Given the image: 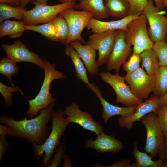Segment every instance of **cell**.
Listing matches in <instances>:
<instances>
[{
    "label": "cell",
    "instance_id": "9c48e42d",
    "mask_svg": "<svg viewBox=\"0 0 167 167\" xmlns=\"http://www.w3.org/2000/svg\"><path fill=\"white\" fill-rule=\"evenodd\" d=\"M99 76L103 81L109 84L114 91L116 102L129 106L137 105L143 101L132 93L129 85L125 82V77L121 76L118 72L113 75L109 72H101Z\"/></svg>",
    "mask_w": 167,
    "mask_h": 167
},
{
    "label": "cell",
    "instance_id": "f546056e",
    "mask_svg": "<svg viewBox=\"0 0 167 167\" xmlns=\"http://www.w3.org/2000/svg\"><path fill=\"white\" fill-rule=\"evenodd\" d=\"M16 64L7 57H3L0 61V73L7 78L9 83L12 86L14 85L12 84V77L19 69Z\"/></svg>",
    "mask_w": 167,
    "mask_h": 167
},
{
    "label": "cell",
    "instance_id": "4fadbf2b",
    "mask_svg": "<svg viewBox=\"0 0 167 167\" xmlns=\"http://www.w3.org/2000/svg\"><path fill=\"white\" fill-rule=\"evenodd\" d=\"M126 32L122 30L116 31L113 48L106 63L108 71L115 70L118 72L121 66L131 53V45L126 41Z\"/></svg>",
    "mask_w": 167,
    "mask_h": 167
},
{
    "label": "cell",
    "instance_id": "d4e9b609",
    "mask_svg": "<svg viewBox=\"0 0 167 167\" xmlns=\"http://www.w3.org/2000/svg\"><path fill=\"white\" fill-rule=\"evenodd\" d=\"M140 56L141 65L147 74L155 75L160 66L158 58L152 48L144 51Z\"/></svg>",
    "mask_w": 167,
    "mask_h": 167
},
{
    "label": "cell",
    "instance_id": "bcb514c9",
    "mask_svg": "<svg viewBox=\"0 0 167 167\" xmlns=\"http://www.w3.org/2000/svg\"><path fill=\"white\" fill-rule=\"evenodd\" d=\"M82 0H59V2L60 3H63L72 1H81Z\"/></svg>",
    "mask_w": 167,
    "mask_h": 167
},
{
    "label": "cell",
    "instance_id": "30bf717a",
    "mask_svg": "<svg viewBox=\"0 0 167 167\" xmlns=\"http://www.w3.org/2000/svg\"><path fill=\"white\" fill-rule=\"evenodd\" d=\"M125 77L132 93L141 100L147 99L154 90L155 75L147 74L140 67L132 73H127Z\"/></svg>",
    "mask_w": 167,
    "mask_h": 167
},
{
    "label": "cell",
    "instance_id": "cb8c5ba5",
    "mask_svg": "<svg viewBox=\"0 0 167 167\" xmlns=\"http://www.w3.org/2000/svg\"><path fill=\"white\" fill-rule=\"evenodd\" d=\"M132 153L135 159V167H167V163L164 162L160 158L154 161L146 152H140L136 142L133 143Z\"/></svg>",
    "mask_w": 167,
    "mask_h": 167
},
{
    "label": "cell",
    "instance_id": "7402d4cb",
    "mask_svg": "<svg viewBox=\"0 0 167 167\" xmlns=\"http://www.w3.org/2000/svg\"><path fill=\"white\" fill-rule=\"evenodd\" d=\"M24 25L23 20L3 21L0 25V38L7 36L10 38L20 37L25 31Z\"/></svg>",
    "mask_w": 167,
    "mask_h": 167
},
{
    "label": "cell",
    "instance_id": "ab89813d",
    "mask_svg": "<svg viewBox=\"0 0 167 167\" xmlns=\"http://www.w3.org/2000/svg\"><path fill=\"white\" fill-rule=\"evenodd\" d=\"M11 128L9 127L2 124H0V137L6 136L8 135L11 132Z\"/></svg>",
    "mask_w": 167,
    "mask_h": 167
},
{
    "label": "cell",
    "instance_id": "4dcf8cb0",
    "mask_svg": "<svg viewBox=\"0 0 167 167\" xmlns=\"http://www.w3.org/2000/svg\"><path fill=\"white\" fill-rule=\"evenodd\" d=\"M152 49L158 58L160 66H167V43L165 40L154 43Z\"/></svg>",
    "mask_w": 167,
    "mask_h": 167
},
{
    "label": "cell",
    "instance_id": "60d3db41",
    "mask_svg": "<svg viewBox=\"0 0 167 167\" xmlns=\"http://www.w3.org/2000/svg\"><path fill=\"white\" fill-rule=\"evenodd\" d=\"M64 163L63 167H73L70 159L69 156L67 154H65L63 157Z\"/></svg>",
    "mask_w": 167,
    "mask_h": 167
},
{
    "label": "cell",
    "instance_id": "603a6c76",
    "mask_svg": "<svg viewBox=\"0 0 167 167\" xmlns=\"http://www.w3.org/2000/svg\"><path fill=\"white\" fill-rule=\"evenodd\" d=\"M108 15L120 18L129 15L130 5L128 0H104Z\"/></svg>",
    "mask_w": 167,
    "mask_h": 167
},
{
    "label": "cell",
    "instance_id": "681fc988",
    "mask_svg": "<svg viewBox=\"0 0 167 167\" xmlns=\"http://www.w3.org/2000/svg\"><path fill=\"white\" fill-rule=\"evenodd\" d=\"M165 41L167 43V36L166 37V38H165Z\"/></svg>",
    "mask_w": 167,
    "mask_h": 167
},
{
    "label": "cell",
    "instance_id": "3957f363",
    "mask_svg": "<svg viewBox=\"0 0 167 167\" xmlns=\"http://www.w3.org/2000/svg\"><path fill=\"white\" fill-rule=\"evenodd\" d=\"M44 80L40 90L36 96L31 100H28L29 108L26 113V117L33 118L37 115L43 109L54 102L56 99L50 92L52 82L55 79L65 78L64 73L56 70V64L50 63L45 60Z\"/></svg>",
    "mask_w": 167,
    "mask_h": 167
},
{
    "label": "cell",
    "instance_id": "6da1fadb",
    "mask_svg": "<svg viewBox=\"0 0 167 167\" xmlns=\"http://www.w3.org/2000/svg\"><path fill=\"white\" fill-rule=\"evenodd\" d=\"M54 102L42 109L36 117L27 119L17 120L13 118L1 116L0 122L11 128L9 136L24 138L32 144H42L48 137L49 128L47 124L51 121L54 111Z\"/></svg>",
    "mask_w": 167,
    "mask_h": 167
},
{
    "label": "cell",
    "instance_id": "d590c367",
    "mask_svg": "<svg viewBox=\"0 0 167 167\" xmlns=\"http://www.w3.org/2000/svg\"><path fill=\"white\" fill-rule=\"evenodd\" d=\"M66 149V145L64 142H59L56 150V153L52 159L49 167H57L60 165L62 159L63 158Z\"/></svg>",
    "mask_w": 167,
    "mask_h": 167
},
{
    "label": "cell",
    "instance_id": "ba28073f",
    "mask_svg": "<svg viewBox=\"0 0 167 167\" xmlns=\"http://www.w3.org/2000/svg\"><path fill=\"white\" fill-rule=\"evenodd\" d=\"M165 12L155 6L152 0H148L143 13L148 22V34L154 43L164 40L167 36V18L163 15Z\"/></svg>",
    "mask_w": 167,
    "mask_h": 167
},
{
    "label": "cell",
    "instance_id": "8fae6325",
    "mask_svg": "<svg viewBox=\"0 0 167 167\" xmlns=\"http://www.w3.org/2000/svg\"><path fill=\"white\" fill-rule=\"evenodd\" d=\"M7 57L16 63L28 62L33 64L44 70L45 60L37 54L30 51L26 45L19 40L11 45L1 44Z\"/></svg>",
    "mask_w": 167,
    "mask_h": 167
},
{
    "label": "cell",
    "instance_id": "44dd1931",
    "mask_svg": "<svg viewBox=\"0 0 167 167\" xmlns=\"http://www.w3.org/2000/svg\"><path fill=\"white\" fill-rule=\"evenodd\" d=\"M66 55L71 59L75 67L77 77L87 85L90 84L87 75V70L80 56L75 49L70 44L66 45L64 50Z\"/></svg>",
    "mask_w": 167,
    "mask_h": 167
},
{
    "label": "cell",
    "instance_id": "e575fe53",
    "mask_svg": "<svg viewBox=\"0 0 167 167\" xmlns=\"http://www.w3.org/2000/svg\"><path fill=\"white\" fill-rule=\"evenodd\" d=\"M130 5L129 15H140L148 2V0H128Z\"/></svg>",
    "mask_w": 167,
    "mask_h": 167
},
{
    "label": "cell",
    "instance_id": "74e56055",
    "mask_svg": "<svg viewBox=\"0 0 167 167\" xmlns=\"http://www.w3.org/2000/svg\"><path fill=\"white\" fill-rule=\"evenodd\" d=\"M9 143L7 140L6 136L0 137V161L9 147Z\"/></svg>",
    "mask_w": 167,
    "mask_h": 167
},
{
    "label": "cell",
    "instance_id": "8992f818",
    "mask_svg": "<svg viewBox=\"0 0 167 167\" xmlns=\"http://www.w3.org/2000/svg\"><path fill=\"white\" fill-rule=\"evenodd\" d=\"M59 15L64 18L68 27L69 34L65 45L75 41L85 42L81 36L82 32L90 19L93 17V14L84 11H78L74 8H69L63 11Z\"/></svg>",
    "mask_w": 167,
    "mask_h": 167
},
{
    "label": "cell",
    "instance_id": "4316f807",
    "mask_svg": "<svg viewBox=\"0 0 167 167\" xmlns=\"http://www.w3.org/2000/svg\"><path fill=\"white\" fill-rule=\"evenodd\" d=\"M24 29L25 31L30 30L38 32L50 41L58 42L55 27L51 21L40 25H25Z\"/></svg>",
    "mask_w": 167,
    "mask_h": 167
},
{
    "label": "cell",
    "instance_id": "5bb4252c",
    "mask_svg": "<svg viewBox=\"0 0 167 167\" xmlns=\"http://www.w3.org/2000/svg\"><path fill=\"white\" fill-rule=\"evenodd\" d=\"M69 123L77 124L84 129L94 132L97 135L104 131V128L96 121L89 113L82 111L78 105L73 102L66 107L63 111Z\"/></svg>",
    "mask_w": 167,
    "mask_h": 167
},
{
    "label": "cell",
    "instance_id": "b9f144b4",
    "mask_svg": "<svg viewBox=\"0 0 167 167\" xmlns=\"http://www.w3.org/2000/svg\"><path fill=\"white\" fill-rule=\"evenodd\" d=\"M0 3L13 4L17 6H20L19 0H0Z\"/></svg>",
    "mask_w": 167,
    "mask_h": 167
},
{
    "label": "cell",
    "instance_id": "f6af8a7d",
    "mask_svg": "<svg viewBox=\"0 0 167 167\" xmlns=\"http://www.w3.org/2000/svg\"><path fill=\"white\" fill-rule=\"evenodd\" d=\"M20 2L19 6L22 8L25 9V7L31 0H19Z\"/></svg>",
    "mask_w": 167,
    "mask_h": 167
},
{
    "label": "cell",
    "instance_id": "ac0fdd59",
    "mask_svg": "<svg viewBox=\"0 0 167 167\" xmlns=\"http://www.w3.org/2000/svg\"><path fill=\"white\" fill-rule=\"evenodd\" d=\"M140 15H128L120 19L104 21L92 18L86 27L88 29L91 30L93 33H100L104 32L117 30H122L127 32L129 24Z\"/></svg>",
    "mask_w": 167,
    "mask_h": 167
},
{
    "label": "cell",
    "instance_id": "7a4b0ae2",
    "mask_svg": "<svg viewBox=\"0 0 167 167\" xmlns=\"http://www.w3.org/2000/svg\"><path fill=\"white\" fill-rule=\"evenodd\" d=\"M62 109L53 113L51 122V131L45 142L42 145L32 144L33 147V157L39 161L44 153L45 154L40 162V166L49 167L52 160L53 153L59 143L61 138L70 124L64 118Z\"/></svg>",
    "mask_w": 167,
    "mask_h": 167
},
{
    "label": "cell",
    "instance_id": "f1b7e54d",
    "mask_svg": "<svg viewBox=\"0 0 167 167\" xmlns=\"http://www.w3.org/2000/svg\"><path fill=\"white\" fill-rule=\"evenodd\" d=\"M51 21L55 27L58 42L65 45L69 34L68 27L66 21L62 16L58 15Z\"/></svg>",
    "mask_w": 167,
    "mask_h": 167
},
{
    "label": "cell",
    "instance_id": "7c38bea8",
    "mask_svg": "<svg viewBox=\"0 0 167 167\" xmlns=\"http://www.w3.org/2000/svg\"><path fill=\"white\" fill-rule=\"evenodd\" d=\"M116 30L93 33L90 35L86 45L98 52L96 61L98 67L106 64L114 44Z\"/></svg>",
    "mask_w": 167,
    "mask_h": 167
},
{
    "label": "cell",
    "instance_id": "8d00e7d4",
    "mask_svg": "<svg viewBox=\"0 0 167 167\" xmlns=\"http://www.w3.org/2000/svg\"><path fill=\"white\" fill-rule=\"evenodd\" d=\"M157 154L164 162L167 163V137L164 138Z\"/></svg>",
    "mask_w": 167,
    "mask_h": 167
},
{
    "label": "cell",
    "instance_id": "52a82bcc",
    "mask_svg": "<svg viewBox=\"0 0 167 167\" xmlns=\"http://www.w3.org/2000/svg\"><path fill=\"white\" fill-rule=\"evenodd\" d=\"M146 131V144L144 150L153 158L158 154L164 136L162 129L156 115L150 112L140 120Z\"/></svg>",
    "mask_w": 167,
    "mask_h": 167
},
{
    "label": "cell",
    "instance_id": "1f68e13d",
    "mask_svg": "<svg viewBox=\"0 0 167 167\" xmlns=\"http://www.w3.org/2000/svg\"><path fill=\"white\" fill-rule=\"evenodd\" d=\"M17 91L23 93L19 86H9L0 82V92L4 98L6 105L10 106L12 105L13 93Z\"/></svg>",
    "mask_w": 167,
    "mask_h": 167
},
{
    "label": "cell",
    "instance_id": "7dc6e473",
    "mask_svg": "<svg viewBox=\"0 0 167 167\" xmlns=\"http://www.w3.org/2000/svg\"><path fill=\"white\" fill-rule=\"evenodd\" d=\"M38 2L44 4H47L48 0H35Z\"/></svg>",
    "mask_w": 167,
    "mask_h": 167
},
{
    "label": "cell",
    "instance_id": "d6a6232c",
    "mask_svg": "<svg viewBox=\"0 0 167 167\" xmlns=\"http://www.w3.org/2000/svg\"><path fill=\"white\" fill-rule=\"evenodd\" d=\"M154 113L159 120L164 137H167V104L159 106Z\"/></svg>",
    "mask_w": 167,
    "mask_h": 167
},
{
    "label": "cell",
    "instance_id": "836d02e7",
    "mask_svg": "<svg viewBox=\"0 0 167 167\" xmlns=\"http://www.w3.org/2000/svg\"><path fill=\"white\" fill-rule=\"evenodd\" d=\"M141 61L140 54L133 53L129 60L125 61L122 65L123 70L127 73L134 71L139 67Z\"/></svg>",
    "mask_w": 167,
    "mask_h": 167
},
{
    "label": "cell",
    "instance_id": "484cf974",
    "mask_svg": "<svg viewBox=\"0 0 167 167\" xmlns=\"http://www.w3.org/2000/svg\"><path fill=\"white\" fill-rule=\"evenodd\" d=\"M155 77V84L153 95L160 98L167 92V66H160Z\"/></svg>",
    "mask_w": 167,
    "mask_h": 167
},
{
    "label": "cell",
    "instance_id": "7bdbcfd3",
    "mask_svg": "<svg viewBox=\"0 0 167 167\" xmlns=\"http://www.w3.org/2000/svg\"><path fill=\"white\" fill-rule=\"evenodd\" d=\"M167 104V92L163 96L159 99V105H163Z\"/></svg>",
    "mask_w": 167,
    "mask_h": 167
},
{
    "label": "cell",
    "instance_id": "ee69618b",
    "mask_svg": "<svg viewBox=\"0 0 167 167\" xmlns=\"http://www.w3.org/2000/svg\"><path fill=\"white\" fill-rule=\"evenodd\" d=\"M155 3L156 6L161 11L164 9L162 4V0H152Z\"/></svg>",
    "mask_w": 167,
    "mask_h": 167
},
{
    "label": "cell",
    "instance_id": "2e32d148",
    "mask_svg": "<svg viewBox=\"0 0 167 167\" xmlns=\"http://www.w3.org/2000/svg\"><path fill=\"white\" fill-rule=\"evenodd\" d=\"M159 99L154 95H152L148 99L137 105L135 112L131 115L126 117H118V122L119 127L130 129L135 122L140 121L143 117L149 113H154L159 106Z\"/></svg>",
    "mask_w": 167,
    "mask_h": 167
},
{
    "label": "cell",
    "instance_id": "5b68a950",
    "mask_svg": "<svg viewBox=\"0 0 167 167\" xmlns=\"http://www.w3.org/2000/svg\"><path fill=\"white\" fill-rule=\"evenodd\" d=\"M147 21L146 16L142 13L128 25L126 40L133 46V53L140 54L145 50L152 48L154 43L148 34Z\"/></svg>",
    "mask_w": 167,
    "mask_h": 167
},
{
    "label": "cell",
    "instance_id": "83f0119b",
    "mask_svg": "<svg viewBox=\"0 0 167 167\" xmlns=\"http://www.w3.org/2000/svg\"><path fill=\"white\" fill-rule=\"evenodd\" d=\"M26 9L19 6H13L6 4H0V22L11 18L22 20Z\"/></svg>",
    "mask_w": 167,
    "mask_h": 167
},
{
    "label": "cell",
    "instance_id": "f35d334b",
    "mask_svg": "<svg viewBox=\"0 0 167 167\" xmlns=\"http://www.w3.org/2000/svg\"><path fill=\"white\" fill-rule=\"evenodd\" d=\"M110 167H133L132 164H130V160L129 159H123L118 161L111 165L108 166Z\"/></svg>",
    "mask_w": 167,
    "mask_h": 167
},
{
    "label": "cell",
    "instance_id": "9a60e30c",
    "mask_svg": "<svg viewBox=\"0 0 167 167\" xmlns=\"http://www.w3.org/2000/svg\"><path fill=\"white\" fill-rule=\"evenodd\" d=\"M87 87L90 90L94 92L102 105L103 108L102 118L105 123H107L109 119L112 117L119 115L123 117H128L135 112L137 105L125 107L114 105L108 102L103 98L102 93L98 87L96 86L94 84H91Z\"/></svg>",
    "mask_w": 167,
    "mask_h": 167
},
{
    "label": "cell",
    "instance_id": "d6986e66",
    "mask_svg": "<svg viewBox=\"0 0 167 167\" xmlns=\"http://www.w3.org/2000/svg\"><path fill=\"white\" fill-rule=\"evenodd\" d=\"M70 44L80 56L88 74L92 76L97 75L99 73V70L96 60V50L87 45H83L79 41H72Z\"/></svg>",
    "mask_w": 167,
    "mask_h": 167
},
{
    "label": "cell",
    "instance_id": "277c9868",
    "mask_svg": "<svg viewBox=\"0 0 167 167\" xmlns=\"http://www.w3.org/2000/svg\"><path fill=\"white\" fill-rule=\"evenodd\" d=\"M34 6L29 10H26L23 19L25 25H36L51 21L63 11L69 8H75V1L48 5L39 3L35 0L32 2Z\"/></svg>",
    "mask_w": 167,
    "mask_h": 167
},
{
    "label": "cell",
    "instance_id": "e0dca14e",
    "mask_svg": "<svg viewBox=\"0 0 167 167\" xmlns=\"http://www.w3.org/2000/svg\"><path fill=\"white\" fill-rule=\"evenodd\" d=\"M97 135L95 139H90L85 141V148L93 149L101 153H118L122 151L124 148L122 142L113 135H107L103 131Z\"/></svg>",
    "mask_w": 167,
    "mask_h": 167
},
{
    "label": "cell",
    "instance_id": "c3c4849f",
    "mask_svg": "<svg viewBox=\"0 0 167 167\" xmlns=\"http://www.w3.org/2000/svg\"><path fill=\"white\" fill-rule=\"evenodd\" d=\"M162 4L164 7H167V0H162Z\"/></svg>",
    "mask_w": 167,
    "mask_h": 167
},
{
    "label": "cell",
    "instance_id": "ffe728a7",
    "mask_svg": "<svg viewBox=\"0 0 167 167\" xmlns=\"http://www.w3.org/2000/svg\"><path fill=\"white\" fill-rule=\"evenodd\" d=\"M75 8L92 13L93 17L98 20L108 17L104 0H82L76 4Z\"/></svg>",
    "mask_w": 167,
    "mask_h": 167
}]
</instances>
